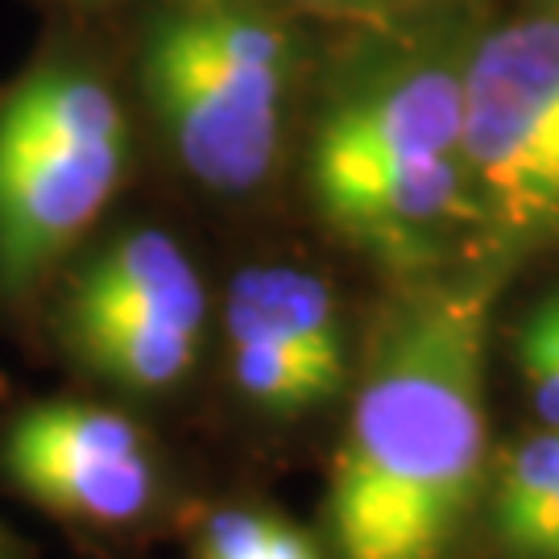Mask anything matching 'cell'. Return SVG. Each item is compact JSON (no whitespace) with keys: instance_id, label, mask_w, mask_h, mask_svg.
Masks as SVG:
<instances>
[{"instance_id":"cell-13","label":"cell","mask_w":559,"mask_h":559,"mask_svg":"<svg viewBox=\"0 0 559 559\" xmlns=\"http://www.w3.org/2000/svg\"><path fill=\"white\" fill-rule=\"evenodd\" d=\"M519 365L539 419L559 431V295L531 311L519 336Z\"/></svg>"},{"instance_id":"cell-9","label":"cell","mask_w":559,"mask_h":559,"mask_svg":"<svg viewBox=\"0 0 559 559\" xmlns=\"http://www.w3.org/2000/svg\"><path fill=\"white\" fill-rule=\"evenodd\" d=\"M9 473L46 510L96 522V526L133 522L154 493V464L145 452L138 456L29 460V464H9Z\"/></svg>"},{"instance_id":"cell-4","label":"cell","mask_w":559,"mask_h":559,"mask_svg":"<svg viewBox=\"0 0 559 559\" xmlns=\"http://www.w3.org/2000/svg\"><path fill=\"white\" fill-rule=\"evenodd\" d=\"M460 166L501 228H559V9L485 34L460 71Z\"/></svg>"},{"instance_id":"cell-6","label":"cell","mask_w":559,"mask_h":559,"mask_svg":"<svg viewBox=\"0 0 559 559\" xmlns=\"http://www.w3.org/2000/svg\"><path fill=\"white\" fill-rule=\"evenodd\" d=\"M311 182L328 221L385 249L423 245L448 221L480 212L460 154L311 175Z\"/></svg>"},{"instance_id":"cell-3","label":"cell","mask_w":559,"mask_h":559,"mask_svg":"<svg viewBox=\"0 0 559 559\" xmlns=\"http://www.w3.org/2000/svg\"><path fill=\"white\" fill-rule=\"evenodd\" d=\"M290 46L278 25L228 9L166 21L145 83L182 166L212 191H249L278 154Z\"/></svg>"},{"instance_id":"cell-10","label":"cell","mask_w":559,"mask_h":559,"mask_svg":"<svg viewBox=\"0 0 559 559\" xmlns=\"http://www.w3.org/2000/svg\"><path fill=\"white\" fill-rule=\"evenodd\" d=\"M83 357L124 390H166L191 369L200 336L133 311L71 307Z\"/></svg>"},{"instance_id":"cell-17","label":"cell","mask_w":559,"mask_h":559,"mask_svg":"<svg viewBox=\"0 0 559 559\" xmlns=\"http://www.w3.org/2000/svg\"><path fill=\"white\" fill-rule=\"evenodd\" d=\"M0 559H25L21 556V543H17V535L4 526V519H0Z\"/></svg>"},{"instance_id":"cell-1","label":"cell","mask_w":559,"mask_h":559,"mask_svg":"<svg viewBox=\"0 0 559 559\" xmlns=\"http://www.w3.org/2000/svg\"><path fill=\"white\" fill-rule=\"evenodd\" d=\"M493 278L436 282L378 323L328 489L340 559H448L485 485Z\"/></svg>"},{"instance_id":"cell-15","label":"cell","mask_w":559,"mask_h":559,"mask_svg":"<svg viewBox=\"0 0 559 559\" xmlns=\"http://www.w3.org/2000/svg\"><path fill=\"white\" fill-rule=\"evenodd\" d=\"M510 559H559V493L543 506L535 522L522 531L519 539L506 547Z\"/></svg>"},{"instance_id":"cell-16","label":"cell","mask_w":559,"mask_h":559,"mask_svg":"<svg viewBox=\"0 0 559 559\" xmlns=\"http://www.w3.org/2000/svg\"><path fill=\"white\" fill-rule=\"evenodd\" d=\"M261 559H320V551H316L311 539L299 535L295 526L278 522V531H274V539H270V547H265V556Z\"/></svg>"},{"instance_id":"cell-8","label":"cell","mask_w":559,"mask_h":559,"mask_svg":"<svg viewBox=\"0 0 559 559\" xmlns=\"http://www.w3.org/2000/svg\"><path fill=\"white\" fill-rule=\"evenodd\" d=\"M228 336L233 344H282L328 365H344V332L328 282L290 265H258L233 282Z\"/></svg>"},{"instance_id":"cell-14","label":"cell","mask_w":559,"mask_h":559,"mask_svg":"<svg viewBox=\"0 0 559 559\" xmlns=\"http://www.w3.org/2000/svg\"><path fill=\"white\" fill-rule=\"evenodd\" d=\"M278 531V519L258 510H216L203 522L200 559H261Z\"/></svg>"},{"instance_id":"cell-18","label":"cell","mask_w":559,"mask_h":559,"mask_svg":"<svg viewBox=\"0 0 559 559\" xmlns=\"http://www.w3.org/2000/svg\"><path fill=\"white\" fill-rule=\"evenodd\" d=\"M307 4H357V0H307Z\"/></svg>"},{"instance_id":"cell-5","label":"cell","mask_w":559,"mask_h":559,"mask_svg":"<svg viewBox=\"0 0 559 559\" xmlns=\"http://www.w3.org/2000/svg\"><path fill=\"white\" fill-rule=\"evenodd\" d=\"M460 154V75L419 67L340 104L323 120L311 175Z\"/></svg>"},{"instance_id":"cell-11","label":"cell","mask_w":559,"mask_h":559,"mask_svg":"<svg viewBox=\"0 0 559 559\" xmlns=\"http://www.w3.org/2000/svg\"><path fill=\"white\" fill-rule=\"evenodd\" d=\"M233 378L249 402L282 415H299L336 394L344 385V365H328L311 353L282 348V344L240 340L233 344Z\"/></svg>"},{"instance_id":"cell-7","label":"cell","mask_w":559,"mask_h":559,"mask_svg":"<svg viewBox=\"0 0 559 559\" xmlns=\"http://www.w3.org/2000/svg\"><path fill=\"white\" fill-rule=\"evenodd\" d=\"M71 307L133 311V316H150V320L195 332V336L207 316L200 274L166 233L120 237L100 261L87 265Z\"/></svg>"},{"instance_id":"cell-12","label":"cell","mask_w":559,"mask_h":559,"mask_svg":"<svg viewBox=\"0 0 559 559\" xmlns=\"http://www.w3.org/2000/svg\"><path fill=\"white\" fill-rule=\"evenodd\" d=\"M559 493V431L547 427L539 436L522 440L498 473V493H493V522H498L501 547L519 539L535 522L547 501Z\"/></svg>"},{"instance_id":"cell-2","label":"cell","mask_w":559,"mask_h":559,"mask_svg":"<svg viewBox=\"0 0 559 559\" xmlns=\"http://www.w3.org/2000/svg\"><path fill=\"white\" fill-rule=\"evenodd\" d=\"M124 112L96 75L34 71L0 108V282L29 286L112 200Z\"/></svg>"}]
</instances>
